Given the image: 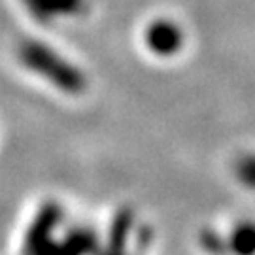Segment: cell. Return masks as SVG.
Instances as JSON below:
<instances>
[{"instance_id": "obj_1", "label": "cell", "mask_w": 255, "mask_h": 255, "mask_svg": "<svg viewBox=\"0 0 255 255\" xmlns=\"http://www.w3.org/2000/svg\"><path fill=\"white\" fill-rule=\"evenodd\" d=\"M17 57L25 70L64 93H80L87 82L72 61L40 40H25L19 46Z\"/></svg>"}, {"instance_id": "obj_2", "label": "cell", "mask_w": 255, "mask_h": 255, "mask_svg": "<svg viewBox=\"0 0 255 255\" xmlns=\"http://www.w3.org/2000/svg\"><path fill=\"white\" fill-rule=\"evenodd\" d=\"M27 11L38 23H59L78 17L85 8V0H23Z\"/></svg>"}, {"instance_id": "obj_3", "label": "cell", "mask_w": 255, "mask_h": 255, "mask_svg": "<svg viewBox=\"0 0 255 255\" xmlns=\"http://www.w3.org/2000/svg\"><path fill=\"white\" fill-rule=\"evenodd\" d=\"M146 44L155 55H172L182 46V32L170 21L159 19L151 23L146 30Z\"/></svg>"}]
</instances>
